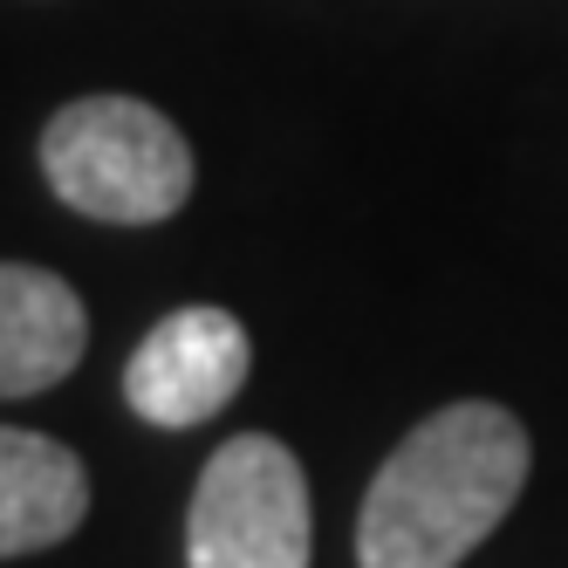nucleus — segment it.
<instances>
[{
	"instance_id": "f257e3e1",
	"label": "nucleus",
	"mask_w": 568,
	"mask_h": 568,
	"mask_svg": "<svg viewBox=\"0 0 568 568\" xmlns=\"http://www.w3.org/2000/svg\"><path fill=\"white\" fill-rule=\"evenodd\" d=\"M535 445L507 404H445L377 466L356 514V568H459L514 514Z\"/></svg>"
},
{
	"instance_id": "f03ea898",
	"label": "nucleus",
	"mask_w": 568,
	"mask_h": 568,
	"mask_svg": "<svg viewBox=\"0 0 568 568\" xmlns=\"http://www.w3.org/2000/svg\"><path fill=\"white\" fill-rule=\"evenodd\" d=\"M42 179L83 220L158 226L192 199V144L144 97H75L42 131Z\"/></svg>"
},
{
	"instance_id": "7ed1b4c3",
	"label": "nucleus",
	"mask_w": 568,
	"mask_h": 568,
	"mask_svg": "<svg viewBox=\"0 0 568 568\" xmlns=\"http://www.w3.org/2000/svg\"><path fill=\"white\" fill-rule=\"evenodd\" d=\"M308 473L281 438L240 432L206 459L185 507V568H308Z\"/></svg>"
},
{
	"instance_id": "20e7f679",
	"label": "nucleus",
	"mask_w": 568,
	"mask_h": 568,
	"mask_svg": "<svg viewBox=\"0 0 568 568\" xmlns=\"http://www.w3.org/2000/svg\"><path fill=\"white\" fill-rule=\"evenodd\" d=\"M247 371H254V343L240 329V315L192 302V308H172L165 322H151L144 343L131 349L124 404L144 425L192 432L247 390Z\"/></svg>"
},
{
	"instance_id": "39448f33",
	"label": "nucleus",
	"mask_w": 568,
	"mask_h": 568,
	"mask_svg": "<svg viewBox=\"0 0 568 568\" xmlns=\"http://www.w3.org/2000/svg\"><path fill=\"white\" fill-rule=\"evenodd\" d=\"M90 349V308L62 274L0 261V397L55 390Z\"/></svg>"
},
{
	"instance_id": "423d86ee",
	"label": "nucleus",
	"mask_w": 568,
	"mask_h": 568,
	"mask_svg": "<svg viewBox=\"0 0 568 568\" xmlns=\"http://www.w3.org/2000/svg\"><path fill=\"white\" fill-rule=\"evenodd\" d=\"M90 514V466L49 432L0 425V561L62 548Z\"/></svg>"
}]
</instances>
